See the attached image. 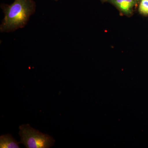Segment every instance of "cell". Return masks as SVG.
<instances>
[{"mask_svg":"<svg viewBox=\"0 0 148 148\" xmlns=\"http://www.w3.org/2000/svg\"><path fill=\"white\" fill-rule=\"evenodd\" d=\"M1 8L5 16L0 31L10 32L26 26L30 16L35 12L36 4L34 0H14L10 5L2 4Z\"/></svg>","mask_w":148,"mask_h":148,"instance_id":"1","label":"cell"},{"mask_svg":"<svg viewBox=\"0 0 148 148\" xmlns=\"http://www.w3.org/2000/svg\"><path fill=\"white\" fill-rule=\"evenodd\" d=\"M54 1H58V0H54Z\"/></svg>","mask_w":148,"mask_h":148,"instance_id":"8","label":"cell"},{"mask_svg":"<svg viewBox=\"0 0 148 148\" xmlns=\"http://www.w3.org/2000/svg\"><path fill=\"white\" fill-rule=\"evenodd\" d=\"M107 3L115 7L121 14L128 17L133 15L134 9L138 5L136 0H108Z\"/></svg>","mask_w":148,"mask_h":148,"instance_id":"3","label":"cell"},{"mask_svg":"<svg viewBox=\"0 0 148 148\" xmlns=\"http://www.w3.org/2000/svg\"><path fill=\"white\" fill-rule=\"evenodd\" d=\"M11 134H6L0 136V148H19V144Z\"/></svg>","mask_w":148,"mask_h":148,"instance_id":"4","label":"cell"},{"mask_svg":"<svg viewBox=\"0 0 148 148\" xmlns=\"http://www.w3.org/2000/svg\"><path fill=\"white\" fill-rule=\"evenodd\" d=\"M138 6L140 14L143 16H148V0H140Z\"/></svg>","mask_w":148,"mask_h":148,"instance_id":"5","label":"cell"},{"mask_svg":"<svg viewBox=\"0 0 148 148\" xmlns=\"http://www.w3.org/2000/svg\"><path fill=\"white\" fill-rule=\"evenodd\" d=\"M136 1H137V2H138V3H139V1H140V0H136Z\"/></svg>","mask_w":148,"mask_h":148,"instance_id":"7","label":"cell"},{"mask_svg":"<svg viewBox=\"0 0 148 148\" xmlns=\"http://www.w3.org/2000/svg\"><path fill=\"white\" fill-rule=\"evenodd\" d=\"M19 129L18 135L21 138L19 143L26 148H49L55 143L51 136L34 129L29 124L20 125Z\"/></svg>","mask_w":148,"mask_h":148,"instance_id":"2","label":"cell"},{"mask_svg":"<svg viewBox=\"0 0 148 148\" xmlns=\"http://www.w3.org/2000/svg\"><path fill=\"white\" fill-rule=\"evenodd\" d=\"M108 0H100L101 2L103 3H107Z\"/></svg>","mask_w":148,"mask_h":148,"instance_id":"6","label":"cell"}]
</instances>
